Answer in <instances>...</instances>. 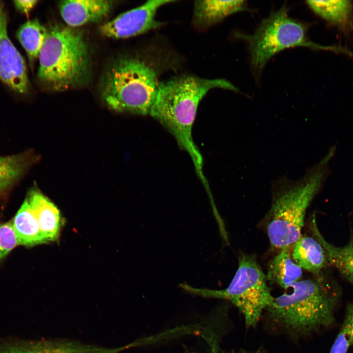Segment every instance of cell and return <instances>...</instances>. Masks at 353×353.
Returning a JSON list of instances; mask_svg holds the SVG:
<instances>
[{
  "instance_id": "cell-1",
  "label": "cell",
  "mask_w": 353,
  "mask_h": 353,
  "mask_svg": "<svg viewBox=\"0 0 353 353\" xmlns=\"http://www.w3.org/2000/svg\"><path fill=\"white\" fill-rule=\"evenodd\" d=\"M216 88L239 91L230 82L222 78L205 79L183 75L160 82L150 114L188 153L201 179L204 178L202 170L203 159L194 142L192 127L200 101L210 90Z\"/></svg>"
},
{
  "instance_id": "cell-2",
  "label": "cell",
  "mask_w": 353,
  "mask_h": 353,
  "mask_svg": "<svg viewBox=\"0 0 353 353\" xmlns=\"http://www.w3.org/2000/svg\"><path fill=\"white\" fill-rule=\"evenodd\" d=\"M331 153L298 180L283 176L273 181V201L267 220L268 236L273 248L290 249L302 235L306 210L322 186Z\"/></svg>"
},
{
  "instance_id": "cell-3",
  "label": "cell",
  "mask_w": 353,
  "mask_h": 353,
  "mask_svg": "<svg viewBox=\"0 0 353 353\" xmlns=\"http://www.w3.org/2000/svg\"><path fill=\"white\" fill-rule=\"evenodd\" d=\"M38 57V78L52 90L81 86L90 78L89 48L77 30L60 25L50 27Z\"/></svg>"
},
{
  "instance_id": "cell-4",
  "label": "cell",
  "mask_w": 353,
  "mask_h": 353,
  "mask_svg": "<svg viewBox=\"0 0 353 353\" xmlns=\"http://www.w3.org/2000/svg\"><path fill=\"white\" fill-rule=\"evenodd\" d=\"M159 83L157 69L151 62L140 56H125L105 71L101 94L114 111L146 115L155 101Z\"/></svg>"
},
{
  "instance_id": "cell-5",
  "label": "cell",
  "mask_w": 353,
  "mask_h": 353,
  "mask_svg": "<svg viewBox=\"0 0 353 353\" xmlns=\"http://www.w3.org/2000/svg\"><path fill=\"white\" fill-rule=\"evenodd\" d=\"M290 293L274 298L267 307L270 317L290 331L306 334L331 325L337 294L320 279L299 280Z\"/></svg>"
},
{
  "instance_id": "cell-6",
  "label": "cell",
  "mask_w": 353,
  "mask_h": 353,
  "mask_svg": "<svg viewBox=\"0 0 353 353\" xmlns=\"http://www.w3.org/2000/svg\"><path fill=\"white\" fill-rule=\"evenodd\" d=\"M236 35L248 43L252 67L258 73L274 55L288 48L304 47L348 55L351 54L350 50L346 48L323 46L311 41L307 34L306 25L291 18L285 6L264 19L253 33L239 32Z\"/></svg>"
},
{
  "instance_id": "cell-7",
  "label": "cell",
  "mask_w": 353,
  "mask_h": 353,
  "mask_svg": "<svg viewBox=\"0 0 353 353\" xmlns=\"http://www.w3.org/2000/svg\"><path fill=\"white\" fill-rule=\"evenodd\" d=\"M267 280L256 260L250 255L242 253L239 258L236 272L226 289L195 288L187 283H181L179 286L193 295L230 301L243 314L247 326L254 327L263 310L267 308L275 298Z\"/></svg>"
},
{
  "instance_id": "cell-8",
  "label": "cell",
  "mask_w": 353,
  "mask_h": 353,
  "mask_svg": "<svg viewBox=\"0 0 353 353\" xmlns=\"http://www.w3.org/2000/svg\"><path fill=\"white\" fill-rule=\"evenodd\" d=\"M172 0H148L143 5L125 12L99 28L101 35L109 38L123 39L144 33L161 26L163 23L155 19L158 9Z\"/></svg>"
},
{
  "instance_id": "cell-9",
  "label": "cell",
  "mask_w": 353,
  "mask_h": 353,
  "mask_svg": "<svg viewBox=\"0 0 353 353\" xmlns=\"http://www.w3.org/2000/svg\"><path fill=\"white\" fill-rule=\"evenodd\" d=\"M7 21L4 5L0 1V79L14 91L26 94L29 87L26 65L9 38Z\"/></svg>"
},
{
  "instance_id": "cell-10",
  "label": "cell",
  "mask_w": 353,
  "mask_h": 353,
  "mask_svg": "<svg viewBox=\"0 0 353 353\" xmlns=\"http://www.w3.org/2000/svg\"><path fill=\"white\" fill-rule=\"evenodd\" d=\"M113 7V1L104 0H64L59 4L60 15L71 27L96 22L105 18Z\"/></svg>"
},
{
  "instance_id": "cell-11",
  "label": "cell",
  "mask_w": 353,
  "mask_h": 353,
  "mask_svg": "<svg viewBox=\"0 0 353 353\" xmlns=\"http://www.w3.org/2000/svg\"><path fill=\"white\" fill-rule=\"evenodd\" d=\"M26 198L48 241L57 239L62 224L57 207L35 188L31 189Z\"/></svg>"
},
{
  "instance_id": "cell-12",
  "label": "cell",
  "mask_w": 353,
  "mask_h": 353,
  "mask_svg": "<svg viewBox=\"0 0 353 353\" xmlns=\"http://www.w3.org/2000/svg\"><path fill=\"white\" fill-rule=\"evenodd\" d=\"M247 8L245 0H196L193 24L203 29L220 22L227 16Z\"/></svg>"
},
{
  "instance_id": "cell-13",
  "label": "cell",
  "mask_w": 353,
  "mask_h": 353,
  "mask_svg": "<svg viewBox=\"0 0 353 353\" xmlns=\"http://www.w3.org/2000/svg\"><path fill=\"white\" fill-rule=\"evenodd\" d=\"M291 257L302 269L319 275L328 263L325 251L320 242L311 237L301 235L291 247Z\"/></svg>"
},
{
  "instance_id": "cell-14",
  "label": "cell",
  "mask_w": 353,
  "mask_h": 353,
  "mask_svg": "<svg viewBox=\"0 0 353 353\" xmlns=\"http://www.w3.org/2000/svg\"><path fill=\"white\" fill-rule=\"evenodd\" d=\"M11 224L18 244L31 247L48 242L26 198Z\"/></svg>"
},
{
  "instance_id": "cell-15",
  "label": "cell",
  "mask_w": 353,
  "mask_h": 353,
  "mask_svg": "<svg viewBox=\"0 0 353 353\" xmlns=\"http://www.w3.org/2000/svg\"><path fill=\"white\" fill-rule=\"evenodd\" d=\"M290 249L281 250L271 260L266 276L267 280L286 290L300 280L303 274L302 269L293 260Z\"/></svg>"
},
{
  "instance_id": "cell-16",
  "label": "cell",
  "mask_w": 353,
  "mask_h": 353,
  "mask_svg": "<svg viewBox=\"0 0 353 353\" xmlns=\"http://www.w3.org/2000/svg\"><path fill=\"white\" fill-rule=\"evenodd\" d=\"M306 3L315 13L330 24L344 28L353 25L351 0H307Z\"/></svg>"
},
{
  "instance_id": "cell-17",
  "label": "cell",
  "mask_w": 353,
  "mask_h": 353,
  "mask_svg": "<svg viewBox=\"0 0 353 353\" xmlns=\"http://www.w3.org/2000/svg\"><path fill=\"white\" fill-rule=\"evenodd\" d=\"M316 224L313 219V232L316 239L324 249L328 261L353 285V241L342 247L333 245L323 237Z\"/></svg>"
},
{
  "instance_id": "cell-18",
  "label": "cell",
  "mask_w": 353,
  "mask_h": 353,
  "mask_svg": "<svg viewBox=\"0 0 353 353\" xmlns=\"http://www.w3.org/2000/svg\"><path fill=\"white\" fill-rule=\"evenodd\" d=\"M29 151L0 156V192L10 187L22 176L36 161Z\"/></svg>"
},
{
  "instance_id": "cell-19",
  "label": "cell",
  "mask_w": 353,
  "mask_h": 353,
  "mask_svg": "<svg viewBox=\"0 0 353 353\" xmlns=\"http://www.w3.org/2000/svg\"><path fill=\"white\" fill-rule=\"evenodd\" d=\"M48 34L47 29L36 19L23 24L16 32V37L25 50L32 64L39 56Z\"/></svg>"
},
{
  "instance_id": "cell-20",
  "label": "cell",
  "mask_w": 353,
  "mask_h": 353,
  "mask_svg": "<svg viewBox=\"0 0 353 353\" xmlns=\"http://www.w3.org/2000/svg\"><path fill=\"white\" fill-rule=\"evenodd\" d=\"M0 353H88L85 348L73 345L36 342L4 346Z\"/></svg>"
},
{
  "instance_id": "cell-21",
  "label": "cell",
  "mask_w": 353,
  "mask_h": 353,
  "mask_svg": "<svg viewBox=\"0 0 353 353\" xmlns=\"http://www.w3.org/2000/svg\"><path fill=\"white\" fill-rule=\"evenodd\" d=\"M353 345V303L347 308L340 330L329 353H347Z\"/></svg>"
},
{
  "instance_id": "cell-22",
  "label": "cell",
  "mask_w": 353,
  "mask_h": 353,
  "mask_svg": "<svg viewBox=\"0 0 353 353\" xmlns=\"http://www.w3.org/2000/svg\"><path fill=\"white\" fill-rule=\"evenodd\" d=\"M18 244L12 224L0 223V260Z\"/></svg>"
},
{
  "instance_id": "cell-23",
  "label": "cell",
  "mask_w": 353,
  "mask_h": 353,
  "mask_svg": "<svg viewBox=\"0 0 353 353\" xmlns=\"http://www.w3.org/2000/svg\"><path fill=\"white\" fill-rule=\"evenodd\" d=\"M38 0H14L16 8L21 13L27 14L35 6Z\"/></svg>"
}]
</instances>
